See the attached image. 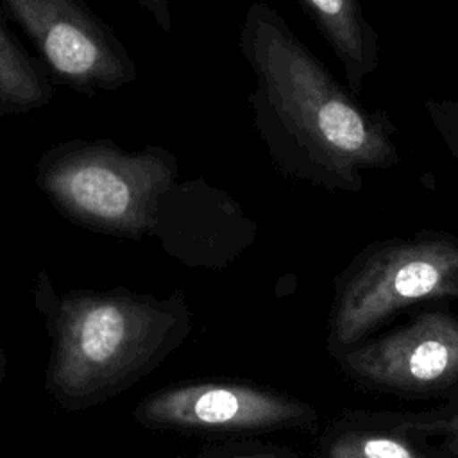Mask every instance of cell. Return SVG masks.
<instances>
[{"label":"cell","instance_id":"obj_1","mask_svg":"<svg viewBox=\"0 0 458 458\" xmlns=\"http://www.w3.org/2000/svg\"><path fill=\"white\" fill-rule=\"evenodd\" d=\"M238 47L256 79L254 127L284 170L356 190L363 170L397 165L386 111L363 107L270 4L249 5Z\"/></svg>","mask_w":458,"mask_h":458},{"label":"cell","instance_id":"obj_2","mask_svg":"<svg viewBox=\"0 0 458 458\" xmlns=\"http://www.w3.org/2000/svg\"><path fill=\"white\" fill-rule=\"evenodd\" d=\"M458 297V242L419 238L372 254L344 286L333 338L352 344L388 315L419 301Z\"/></svg>","mask_w":458,"mask_h":458},{"label":"cell","instance_id":"obj_3","mask_svg":"<svg viewBox=\"0 0 458 458\" xmlns=\"http://www.w3.org/2000/svg\"><path fill=\"white\" fill-rule=\"evenodd\" d=\"M68 88L95 95L129 86L138 68L114 30L84 0H0Z\"/></svg>","mask_w":458,"mask_h":458},{"label":"cell","instance_id":"obj_4","mask_svg":"<svg viewBox=\"0 0 458 458\" xmlns=\"http://www.w3.org/2000/svg\"><path fill=\"white\" fill-rule=\"evenodd\" d=\"M344 367L356 377L404 392L458 383V317L424 313L413 324L349 351Z\"/></svg>","mask_w":458,"mask_h":458},{"label":"cell","instance_id":"obj_5","mask_svg":"<svg viewBox=\"0 0 458 458\" xmlns=\"http://www.w3.org/2000/svg\"><path fill=\"white\" fill-rule=\"evenodd\" d=\"M172 157L161 148L120 156L102 143H73L63 148L52 182L84 211L114 218L127 213L136 186H161L172 175Z\"/></svg>","mask_w":458,"mask_h":458},{"label":"cell","instance_id":"obj_6","mask_svg":"<svg viewBox=\"0 0 458 458\" xmlns=\"http://www.w3.org/2000/svg\"><path fill=\"white\" fill-rule=\"evenodd\" d=\"M166 411L179 422L220 429H263L299 424L310 406L245 385H202L168 397Z\"/></svg>","mask_w":458,"mask_h":458},{"label":"cell","instance_id":"obj_7","mask_svg":"<svg viewBox=\"0 0 458 458\" xmlns=\"http://www.w3.org/2000/svg\"><path fill=\"white\" fill-rule=\"evenodd\" d=\"M340 59L347 89L360 95L379 66V32L360 0H297Z\"/></svg>","mask_w":458,"mask_h":458},{"label":"cell","instance_id":"obj_8","mask_svg":"<svg viewBox=\"0 0 458 458\" xmlns=\"http://www.w3.org/2000/svg\"><path fill=\"white\" fill-rule=\"evenodd\" d=\"M54 84L0 18V118L45 107Z\"/></svg>","mask_w":458,"mask_h":458},{"label":"cell","instance_id":"obj_9","mask_svg":"<svg viewBox=\"0 0 458 458\" xmlns=\"http://www.w3.org/2000/svg\"><path fill=\"white\" fill-rule=\"evenodd\" d=\"M125 324L122 313L113 306L95 308L88 313L81 331L82 352L93 361H104L111 358L122 338Z\"/></svg>","mask_w":458,"mask_h":458},{"label":"cell","instance_id":"obj_10","mask_svg":"<svg viewBox=\"0 0 458 458\" xmlns=\"http://www.w3.org/2000/svg\"><path fill=\"white\" fill-rule=\"evenodd\" d=\"M331 458H424L408 442L388 435L351 433L336 440Z\"/></svg>","mask_w":458,"mask_h":458},{"label":"cell","instance_id":"obj_11","mask_svg":"<svg viewBox=\"0 0 458 458\" xmlns=\"http://www.w3.org/2000/svg\"><path fill=\"white\" fill-rule=\"evenodd\" d=\"M424 109L445 143L458 154V100L426 98Z\"/></svg>","mask_w":458,"mask_h":458},{"label":"cell","instance_id":"obj_12","mask_svg":"<svg viewBox=\"0 0 458 458\" xmlns=\"http://www.w3.org/2000/svg\"><path fill=\"white\" fill-rule=\"evenodd\" d=\"M399 429H413L420 433H438L445 437H454L458 438V411L447 417H438V419H424V420H410L403 422Z\"/></svg>","mask_w":458,"mask_h":458},{"label":"cell","instance_id":"obj_13","mask_svg":"<svg viewBox=\"0 0 458 458\" xmlns=\"http://www.w3.org/2000/svg\"><path fill=\"white\" fill-rule=\"evenodd\" d=\"M141 9H145L161 30H172V9L170 0H134Z\"/></svg>","mask_w":458,"mask_h":458},{"label":"cell","instance_id":"obj_14","mask_svg":"<svg viewBox=\"0 0 458 458\" xmlns=\"http://www.w3.org/2000/svg\"><path fill=\"white\" fill-rule=\"evenodd\" d=\"M245 458H277V456H268V454H259V456H245Z\"/></svg>","mask_w":458,"mask_h":458},{"label":"cell","instance_id":"obj_15","mask_svg":"<svg viewBox=\"0 0 458 458\" xmlns=\"http://www.w3.org/2000/svg\"><path fill=\"white\" fill-rule=\"evenodd\" d=\"M453 449H454V451H456V453H458V438H456V440H454V442H453Z\"/></svg>","mask_w":458,"mask_h":458}]
</instances>
